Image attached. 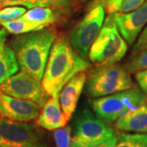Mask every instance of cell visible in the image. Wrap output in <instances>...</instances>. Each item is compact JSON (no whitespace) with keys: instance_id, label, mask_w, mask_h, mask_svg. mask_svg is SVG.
Segmentation results:
<instances>
[{"instance_id":"2e32d148","label":"cell","mask_w":147,"mask_h":147,"mask_svg":"<svg viewBox=\"0 0 147 147\" xmlns=\"http://www.w3.org/2000/svg\"><path fill=\"white\" fill-rule=\"evenodd\" d=\"M19 19L47 27L56 21V15L54 11L47 7H35L30 8V10L26 11V12Z\"/></svg>"},{"instance_id":"7a4b0ae2","label":"cell","mask_w":147,"mask_h":147,"mask_svg":"<svg viewBox=\"0 0 147 147\" xmlns=\"http://www.w3.org/2000/svg\"><path fill=\"white\" fill-rule=\"evenodd\" d=\"M57 39V33L51 28L16 35L11 40V48L21 70L42 80L49 54Z\"/></svg>"},{"instance_id":"5b68a950","label":"cell","mask_w":147,"mask_h":147,"mask_svg":"<svg viewBox=\"0 0 147 147\" xmlns=\"http://www.w3.org/2000/svg\"><path fill=\"white\" fill-rule=\"evenodd\" d=\"M0 146L5 147H53L36 123L0 116Z\"/></svg>"},{"instance_id":"4316f807","label":"cell","mask_w":147,"mask_h":147,"mask_svg":"<svg viewBox=\"0 0 147 147\" xmlns=\"http://www.w3.org/2000/svg\"><path fill=\"white\" fill-rule=\"evenodd\" d=\"M117 141H118V135L115 134V136L110 137L106 141H104L103 142H100L99 144H96L94 146L89 147H114L115 146Z\"/></svg>"},{"instance_id":"9c48e42d","label":"cell","mask_w":147,"mask_h":147,"mask_svg":"<svg viewBox=\"0 0 147 147\" xmlns=\"http://www.w3.org/2000/svg\"><path fill=\"white\" fill-rule=\"evenodd\" d=\"M0 90L16 98L36 102L42 107L50 97L40 81L24 70L11 75L0 84Z\"/></svg>"},{"instance_id":"83f0119b","label":"cell","mask_w":147,"mask_h":147,"mask_svg":"<svg viewBox=\"0 0 147 147\" xmlns=\"http://www.w3.org/2000/svg\"><path fill=\"white\" fill-rule=\"evenodd\" d=\"M7 31L4 28L1 29L0 30V51L6 45L5 43L7 41Z\"/></svg>"},{"instance_id":"4fadbf2b","label":"cell","mask_w":147,"mask_h":147,"mask_svg":"<svg viewBox=\"0 0 147 147\" xmlns=\"http://www.w3.org/2000/svg\"><path fill=\"white\" fill-rule=\"evenodd\" d=\"M69 121L62 111L59 95H57L50 96L47 99L37 118L36 124L48 131H54L65 126Z\"/></svg>"},{"instance_id":"8fae6325","label":"cell","mask_w":147,"mask_h":147,"mask_svg":"<svg viewBox=\"0 0 147 147\" xmlns=\"http://www.w3.org/2000/svg\"><path fill=\"white\" fill-rule=\"evenodd\" d=\"M111 14L121 35L128 45H131L147 24V1L136 10Z\"/></svg>"},{"instance_id":"cb8c5ba5","label":"cell","mask_w":147,"mask_h":147,"mask_svg":"<svg viewBox=\"0 0 147 147\" xmlns=\"http://www.w3.org/2000/svg\"><path fill=\"white\" fill-rule=\"evenodd\" d=\"M146 0H123L121 4L119 12L126 13L131 11H134L139 8L142 5L144 4Z\"/></svg>"},{"instance_id":"5bb4252c","label":"cell","mask_w":147,"mask_h":147,"mask_svg":"<svg viewBox=\"0 0 147 147\" xmlns=\"http://www.w3.org/2000/svg\"><path fill=\"white\" fill-rule=\"evenodd\" d=\"M115 127L122 131L147 133V102L119 117Z\"/></svg>"},{"instance_id":"9a60e30c","label":"cell","mask_w":147,"mask_h":147,"mask_svg":"<svg viewBox=\"0 0 147 147\" xmlns=\"http://www.w3.org/2000/svg\"><path fill=\"white\" fill-rule=\"evenodd\" d=\"M19 65L12 48L5 45L0 51V84L17 73Z\"/></svg>"},{"instance_id":"ac0fdd59","label":"cell","mask_w":147,"mask_h":147,"mask_svg":"<svg viewBox=\"0 0 147 147\" xmlns=\"http://www.w3.org/2000/svg\"><path fill=\"white\" fill-rule=\"evenodd\" d=\"M114 147H147V133H119Z\"/></svg>"},{"instance_id":"7402d4cb","label":"cell","mask_w":147,"mask_h":147,"mask_svg":"<svg viewBox=\"0 0 147 147\" xmlns=\"http://www.w3.org/2000/svg\"><path fill=\"white\" fill-rule=\"evenodd\" d=\"M26 12V9L21 6H7L0 9V23L19 19Z\"/></svg>"},{"instance_id":"44dd1931","label":"cell","mask_w":147,"mask_h":147,"mask_svg":"<svg viewBox=\"0 0 147 147\" xmlns=\"http://www.w3.org/2000/svg\"><path fill=\"white\" fill-rule=\"evenodd\" d=\"M72 127L69 125L57 128L53 131L56 147H72Z\"/></svg>"},{"instance_id":"8992f818","label":"cell","mask_w":147,"mask_h":147,"mask_svg":"<svg viewBox=\"0 0 147 147\" xmlns=\"http://www.w3.org/2000/svg\"><path fill=\"white\" fill-rule=\"evenodd\" d=\"M146 102V95L135 87L114 94L96 97L92 100V106L98 118L110 123L115 122L127 112Z\"/></svg>"},{"instance_id":"d6986e66","label":"cell","mask_w":147,"mask_h":147,"mask_svg":"<svg viewBox=\"0 0 147 147\" xmlns=\"http://www.w3.org/2000/svg\"><path fill=\"white\" fill-rule=\"evenodd\" d=\"M59 0H1V8L7 6H21L28 8L35 7H50L57 3Z\"/></svg>"},{"instance_id":"3957f363","label":"cell","mask_w":147,"mask_h":147,"mask_svg":"<svg viewBox=\"0 0 147 147\" xmlns=\"http://www.w3.org/2000/svg\"><path fill=\"white\" fill-rule=\"evenodd\" d=\"M127 51V43L110 14L90 47V61L97 65H115L125 56Z\"/></svg>"},{"instance_id":"30bf717a","label":"cell","mask_w":147,"mask_h":147,"mask_svg":"<svg viewBox=\"0 0 147 147\" xmlns=\"http://www.w3.org/2000/svg\"><path fill=\"white\" fill-rule=\"evenodd\" d=\"M42 106L31 100L16 98L0 90V116L20 122L35 120Z\"/></svg>"},{"instance_id":"ba28073f","label":"cell","mask_w":147,"mask_h":147,"mask_svg":"<svg viewBox=\"0 0 147 147\" xmlns=\"http://www.w3.org/2000/svg\"><path fill=\"white\" fill-rule=\"evenodd\" d=\"M104 19V7L97 4L86 14L70 34L71 46L85 60L88 57L90 47L103 26Z\"/></svg>"},{"instance_id":"6da1fadb","label":"cell","mask_w":147,"mask_h":147,"mask_svg":"<svg viewBox=\"0 0 147 147\" xmlns=\"http://www.w3.org/2000/svg\"><path fill=\"white\" fill-rule=\"evenodd\" d=\"M89 67L87 60L80 57L65 39H56L42 76V87L50 96L60 95L74 76Z\"/></svg>"},{"instance_id":"e0dca14e","label":"cell","mask_w":147,"mask_h":147,"mask_svg":"<svg viewBox=\"0 0 147 147\" xmlns=\"http://www.w3.org/2000/svg\"><path fill=\"white\" fill-rule=\"evenodd\" d=\"M1 25L8 33L15 34V35L42 30L46 27L42 25H40V24L24 21V20H20V19L7 21V22H2Z\"/></svg>"},{"instance_id":"603a6c76","label":"cell","mask_w":147,"mask_h":147,"mask_svg":"<svg viewBox=\"0 0 147 147\" xmlns=\"http://www.w3.org/2000/svg\"><path fill=\"white\" fill-rule=\"evenodd\" d=\"M146 50H147V25L138 37L137 42L132 47L131 53L132 54H136Z\"/></svg>"},{"instance_id":"d4e9b609","label":"cell","mask_w":147,"mask_h":147,"mask_svg":"<svg viewBox=\"0 0 147 147\" xmlns=\"http://www.w3.org/2000/svg\"><path fill=\"white\" fill-rule=\"evenodd\" d=\"M135 79L141 90L147 96V69L136 72Z\"/></svg>"},{"instance_id":"7c38bea8","label":"cell","mask_w":147,"mask_h":147,"mask_svg":"<svg viewBox=\"0 0 147 147\" xmlns=\"http://www.w3.org/2000/svg\"><path fill=\"white\" fill-rule=\"evenodd\" d=\"M87 81V75L84 72H80L74 76L61 89L59 99L62 111L65 115L71 119L74 112L77 107L79 97L82 94L84 84Z\"/></svg>"},{"instance_id":"277c9868","label":"cell","mask_w":147,"mask_h":147,"mask_svg":"<svg viewBox=\"0 0 147 147\" xmlns=\"http://www.w3.org/2000/svg\"><path fill=\"white\" fill-rule=\"evenodd\" d=\"M129 72L119 65H99L88 75L86 84L90 97H100L135 88Z\"/></svg>"},{"instance_id":"f1b7e54d","label":"cell","mask_w":147,"mask_h":147,"mask_svg":"<svg viewBox=\"0 0 147 147\" xmlns=\"http://www.w3.org/2000/svg\"><path fill=\"white\" fill-rule=\"evenodd\" d=\"M0 147H5V146H0Z\"/></svg>"},{"instance_id":"52a82bcc","label":"cell","mask_w":147,"mask_h":147,"mask_svg":"<svg viewBox=\"0 0 147 147\" xmlns=\"http://www.w3.org/2000/svg\"><path fill=\"white\" fill-rule=\"evenodd\" d=\"M72 147H89L108 140L115 135L107 122L84 110L75 116L73 123Z\"/></svg>"},{"instance_id":"484cf974","label":"cell","mask_w":147,"mask_h":147,"mask_svg":"<svg viewBox=\"0 0 147 147\" xmlns=\"http://www.w3.org/2000/svg\"><path fill=\"white\" fill-rule=\"evenodd\" d=\"M123 1V0H104V3L108 12L111 14L119 11Z\"/></svg>"},{"instance_id":"ffe728a7","label":"cell","mask_w":147,"mask_h":147,"mask_svg":"<svg viewBox=\"0 0 147 147\" xmlns=\"http://www.w3.org/2000/svg\"><path fill=\"white\" fill-rule=\"evenodd\" d=\"M125 68L129 73H136L147 69V50L132 54L127 60Z\"/></svg>"}]
</instances>
